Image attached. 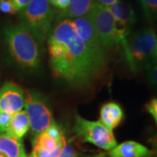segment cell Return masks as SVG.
Segmentation results:
<instances>
[{
	"instance_id": "obj_1",
	"label": "cell",
	"mask_w": 157,
	"mask_h": 157,
	"mask_svg": "<svg viewBox=\"0 0 157 157\" xmlns=\"http://www.w3.org/2000/svg\"><path fill=\"white\" fill-rule=\"evenodd\" d=\"M47 39L54 75L72 87L89 86L105 66L87 48L72 20H56Z\"/></svg>"
},
{
	"instance_id": "obj_2",
	"label": "cell",
	"mask_w": 157,
	"mask_h": 157,
	"mask_svg": "<svg viewBox=\"0 0 157 157\" xmlns=\"http://www.w3.org/2000/svg\"><path fill=\"white\" fill-rule=\"evenodd\" d=\"M4 39L10 55L19 66L29 71H36L40 67L43 43L24 24L21 23L6 27Z\"/></svg>"
},
{
	"instance_id": "obj_3",
	"label": "cell",
	"mask_w": 157,
	"mask_h": 157,
	"mask_svg": "<svg viewBox=\"0 0 157 157\" xmlns=\"http://www.w3.org/2000/svg\"><path fill=\"white\" fill-rule=\"evenodd\" d=\"M130 70L138 72L156 63L157 36L151 29H143L128 35L120 44Z\"/></svg>"
},
{
	"instance_id": "obj_4",
	"label": "cell",
	"mask_w": 157,
	"mask_h": 157,
	"mask_svg": "<svg viewBox=\"0 0 157 157\" xmlns=\"http://www.w3.org/2000/svg\"><path fill=\"white\" fill-rule=\"evenodd\" d=\"M56 11L49 0H31L20 11L21 23L44 44L56 20Z\"/></svg>"
},
{
	"instance_id": "obj_5",
	"label": "cell",
	"mask_w": 157,
	"mask_h": 157,
	"mask_svg": "<svg viewBox=\"0 0 157 157\" xmlns=\"http://www.w3.org/2000/svg\"><path fill=\"white\" fill-rule=\"evenodd\" d=\"M88 15L100 40L107 50L116 44H121L130 34V30L119 24L105 6L95 3Z\"/></svg>"
},
{
	"instance_id": "obj_6",
	"label": "cell",
	"mask_w": 157,
	"mask_h": 157,
	"mask_svg": "<svg viewBox=\"0 0 157 157\" xmlns=\"http://www.w3.org/2000/svg\"><path fill=\"white\" fill-rule=\"evenodd\" d=\"M73 131L82 142L90 143L102 149L110 151L117 146L114 135L98 121H89L77 115Z\"/></svg>"
},
{
	"instance_id": "obj_7",
	"label": "cell",
	"mask_w": 157,
	"mask_h": 157,
	"mask_svg": "<svg viewBox=\"0 0 157 157\" xmlns=\"http://www.w3.org/2000/svg\"><path fill=\"white\" fill-rule=\"evenodd\" d=\"M24 106L34 136L48 128L54 121L50 103L38 92L30 90L25 93Z\"/></svg>"
},
{
	"instance_id": "obj_8",
	"label": "cell",
	"mask_w": 157,
	"mask_h": 157,
	"mask_svg": "<svg viewBox=\"0 0 157 157\" xmlns=\"http://www.w3.org/2000/svg\"><path fill=\"white\" fill-rule=\"evenodd\" d=\"M66 142L61 127L53 121L48 128L35 135L31 154L35 157H59Z\"/></svg>"
},
{
	"instance_id": "obj_9",
	"label": "cell",
	"mask_w": 157,
	"mask_h": 157,
	"mask_svg": "<svg viewBox=\"0 0 157 157\" xmlns=\"http://www.w3.org/2000/svg\"><path fill=\"white\" fill-rule=\"evenodd\" d=\"M72 21L78 35L82 39L87 48L98 59L105 63L108 50L100 40L89 15L77 17L72 20Z\"/></svg>"
},
{
	"instance_id": "obj_10",
	"label": "cell",
	"mask_w": 157,
	"mask_h": 157,
	"mask_svg": "<svg viewBox=\"0 0 157 157\" xmlns=\"http://www.w3.org/2000/svg\"><path fill=\"white\" fill-rule=\"evenodd\" d=\"M25 93L17 84L7 82L0 87V111L14 113L22 111L24 107Z\"/></svg>"
},
{
	"instance_id": "obj_11",
	"label": "cell",
	"mask_w": 157,
	"mask_h": 157,
	"mask_svg": "<svg viewBox=\"0 0 157 157\" xmlns=\"http://www.w3.org/2000/svg\"><path fill=\"white\" fill-rule=\"evenodd\" d=\"M124 111L119 104L110 102L104 104L100 111V122L109 130L113 131L123 120Z\"/></svg>"
},
{
	"instance_id": "obj_12",
	"label": "cell",
	"mask_w": 157,
	"mask_h": 157,
	"mask_svg": "<svg viewBox=\"0 0 157 157\" xmlns=\"http://www.w3.org/2000/svg\"><path fill=\"white\" fill-rule=\"evenodd\" d=\"M106 7L114 17L117 22L125 28L129 29L136 22V15L129 4L118 0L117 2Z\"/></svg>"
},
{
	"instance_id": "obj_13",
	"label": "cell",
	"mask_w": 157,
	"mask_h": 157,
	"mask_svg": "<svg viewBox=\"0 0 157 157\" xmlns=\"http://www.w3.org/2000/svg\"><path fill=\"white\" fill-rule=\"evenodd\" d=\"M150 154L148 148L135 141H127L115 146L108 154L111 157H146Z\"/></svg>"
},
{
	"instance_id": "obj_14",
	"label": "cell",
	"mask_w": 157,
	"mask_h": 157,
	"mask_svg": "<svg viewBox=\"0 0 157 157\" xmlns=\"http://www.w3.org/2000/svg\"><path fill=\"white\" fill-rule=\"evenodd\" d=\"M94 0H70L67 8L60 10L56 20L68 18L73 20L89 14L93 5Z\"/></svg>"
},
{
	"instance_id": "obj_15",
	"label": "cell",
	"mask_w": 157,
	"mask_h": 157,
	"mask_svg": "<svg viewBox=\"0 0 157 157\" xmlns=\"http://www.w3.org/2000/svg\"><path fill=\"white\" fill-rule=\"evenodd\" d=\"M0 154L5 157H27L21 139L7 133L0 134Z\"/></svg>"
},
{
	"instance_id": "obj_16",
	"label": "cell",
	"mask_w": 157,
	"mask_h": 157,
	"mask_svg": "<svg viewBox=\"0 0 157 157\" xmlns=\"http://www.w3.org/2000/svg\"><path fill=\"white\" fill-rule=\"evenodd\" d=\"M29 129L30 121L29 117L25 111L22 110L13 115L10 124L6 133L19 139H22Z\"/></svg>"
},
{
	"instance_id": "obj_17",
	"label": "cell",
	"mask_w": 157,
	"mask_h": 157,
	"mask_svg": "<svg viewBox=\"0 0 157 157\" xmlns=\"http://www.w3.org/2000/svg\"><path fill=\"white\" fill-rule=\"evenodd\" d=\"M142 5L146 16L148 20H153L156 16L157 0H139Z\"/></svg>"
},
{
	"instance_id": "obj_18",
	"label": "cell",
	"mask_w": 157,
	"mask_h": 157,
	"mask_svg": "<svg viewBox=\"0 0 157 157\" xmlns=\"http://www.w3.org/2000/svg\"><path fill=\"white\" fill-rule=\"evenodd\" d=\"M0 11L9 15H14L18 12L13 0H0Z\"/></svg>"
},
{
	"instance_id": "obj_19",
	"label": "cell",
	"mask_w": 157,
	"mask_h": 157,
	"mask_svg": "<svg viewBox=\"0 0 157 157\" xmlns=\"http://www.w3.org/2000/svg\"><path fill=\"white\" fill-rule=\"evenodd\" d=\"M12 117L13 115L10 113L0 111V134L7 132L10 124Z\"/></svg>"
},
{
	"instance_id": "obj_20",
	"label": "cell",
	"mask_w": 157,
	"mask_h": 157,
	"mask_svg": "<svg viewBox=\"0 0 157 157\" xmlns=\"http://www.w3.org/2000/svg\"><path fill=\"white\" fill-rule=\"evenodd\" d=\"M59 157H78V154L72 144L66 142Z\"/></svg>"
},
{
	"instance_id": "obj_21",
	"label": "cell",
	"mask_w": 157,
	"mask_h": 157,
	"mask_svg": "<svg viewBox=\"0 0 157 157\" xmlns=\"http://www.w3.org/2000/svg\"><path fill=\"white\" fill-rule=\"evenodd\" d=\"M147 71V76H148V80L150 84L153 86L156 85L157 82V66L156 63H154L151 66H148L146 68Z\"/></svg>"
},
{
	"instance_id": "obj_22",
	"label": "cell",
	"mask_w": 157,
	"mask_h": 157,
	"mask_svg": "<svg viewBox=\"0 0 157 157\" xmlns=\"http://www.w3.org/2000/svg\"><path fill=\"white\" fill-rule=\"evenodd\" d=\"M147 111L152 116L155 121H157V99L154 98L146 105Z\"/></svg>"
},
{
	"instance_id": "obj_23",
	"label": "cell",
	"mask_w": 157,
	"mask_h": 157,
	"mask_svg": "<svg viewBox=\"0 0 157 157\" xmlns=\"http://www.w3.org/2000/svg\"><path fill=\"white\" fill-rule=\"evenodd\" d=\"M70 0H49V2L51 5L60 10H63L67 8L69 5Z\"/></svg>"
},
{
	"instance_id": "obj_24",
	"label": "cell",
	"mask_w": 157,
	"mask_h": 157,
	"mask_svg": "<svg viewBox=\"0 0 157 157\" xmlns=\"http://www.w3.org/2000/svg\"><path fill=\"white\" fill-rule=\"evenodd\" d=\"M95 3L101 5L105 7H108V6L113 5L115 2H117L118 0H94Z\"/></svg>"
},
{
	"instance_id": "obj_25",
	"label": "cell",
	"mask_w": 157,
	"mask_h": 157,
	"mask_svg": "<svg viewBox=\"0 0 157 157\" xmlns=\"http://www.w3.org/2000/svg\"><path fill=\"white\" fill-rule=\"evenodd\" d=\"M78 157H109L107 156L105 154H98V155H95V156H78Z\"/></svg>"
},
{
	"instance_id": "obj_26",
	"label": "cell",
	"mask_w": 157,
	"mask_h": 157,
	"mask_svg": "<svg viewBox=\"0 0 157 157\" xmlns=\"http://www.w3.org/2000/svg\"><path fill=\"white\" fill-rule=\"evenodd\" d=\"M29 157H33V156H32V155H31V156H29Z\"/></svg>"
},
{
	"instance_id": "obj_27",
	"label": "cell",
	"mask_w": 157,
	"mask_h": 157,
	"mask_svg": "<svg viewBox=\"0 0 157 157\" xmlns=\"http://www.w3.org/2000/svg\"><path fill=\"white\" fill-rule=\"evenodd\" d=\"M13 2H15V0H13Z\"/></svg>"
},
{
	"instance_id": "obj_28",
	"label": "cell",
	"mask_w": 157,
	"mask_h": 157,
	"mask_svg": "<svg viewBox=\"0 0 157 157\" xmlns=\"http://www.w3.org/2000/svg\"><path fill=\"white\" fill-rule=\"evenodd\" d=\"M31 155H32V154H31ZM32 156H33V155H32ZM33 157H35V156H33Z\"/></svg>"
}]
</instances>
